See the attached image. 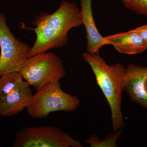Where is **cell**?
<instances>
[{
  "label": "cell",
  "mask_w": 147,
  "mask_h": 147,
  "mask_svg": "<svg viewBox=\"0 0 147 147\" xmlns=\"http://www.w3.org/2000/svg\"><path fill=\"white\" fill-rule=\"evenodd\" d=\"M32 24L36 26L32 30L36 37L29 57L65 46L68 43L69 30L82 25L80 10L75 3L63 1L54 13L41 12Z\"/></svg>",
  "instance_id": "cell-1"
},
{
  "label": "cell",
  "mask_w": 147,
  "mask_h": 147,
  "mask_svg": "<svg viewBox=\"0 0 147 147\" xmlns=\"http://www.w3.org/2000/svg\"><path fill=\"white\" fill-rule=\"evenodd\" d=\"M83 57L90 66L109 103L112 126L115 132L124 125L121 104L125 67L119 63L109 65L98 54L84 53Z\"/></svg>",
  "instance_id": "cell-2"
},
{
  "label": "cell",
  "mask_w": 147,
  "mask_h": 147,
  "mask_svg": "<svg viewBox=\"0 0 147 147\" xmlns=\"http://www.w3.org/2000/svg\"><path fill=\"white\" fill-rule=\"evenodd\" d=\"M59 82H51L33 95L26 110L34 119L46 117L49 114L58 111L72 112L80 105L79 97L63 91Z\"/></svg>",
  "instance_id": "cell-3"
},
{
  "label": "cell",
  "mask_w": 147,
  "mask_h": 147,
  "mask_svg": "<svg viewBox=\"0 0 147 147\" xmlns=\"http://www.w3.org/2000/svg\"><path fill=\"white\" fill-rule=\"evenodd\" d=\"M19 72L36 91L51 82H59L66 74L60 58L46 52L29 57Z\"/></svg>",
  "instance_id": "cell-4"
},
{
  "label": "cell",
  "mask_w": 147,
  "mask_h": 147,
  "mask_svg": "<svg viewBox=\"0 0 147 147\" xmlns=\"http://www.w3.org/2000/svg\"><path fill=\"white\" fill-rule=\"evenodd\" d=\"M14 147H82V142L56 127L23 128L16 132Z\"/></svg>",
  "instance_id": "cell-5"
},
{
  "label": "cell",
  "mask_w": 147,
  "mask_h": 147,
  "mask_svg": "<svg viewBox=\"0 0 147 147\" xmlns=\"http://www.w3.org/2000/svg\"><path fill=\"white\" fill-rule=\"evenodd\" d=\"M0 76L19 72L29 58L31 47L14 36L0 12Z\"/></svg>",
  "instance_id": "cell-6"
},
{
  "label": "cell",
  "mask_w": 147,
  "mask_h": 147,
  "mask_svg": "<svg viewBox=\"0 0 147 147\" xmlns=\"http://www.w3.org/2000/svg\"><path fill=\"white\" fill-rule=\"evenodd\" d=\"M147 76V67L130 64L125 67L123 90L130 99L147 109V94L144 81Z\"/></svg>",
  "instance_id": "cell-7"
},
{
  "label": "cell",
  "mask_w": 147,
  "mask_h": 147,
  "mask_svg": "<svg viewBox=\"0 0 147 147\" xmlns=\"http://www.w3.org/2000/svg\"><path fill=\"white\" fill-rule=\"evenodd\" d=\"M30 87L23 81L11 91L0 102V115L11 117L26 109L33 95Z\"/></svg>",
  "instance_id": "cell-8"
},
{
  "label": "cell",
  "mask_w": 147,
  "mask_h": 147,
  "mask_svg": "<svg viewBox=\"0 0 147 147\" xmlns=\"http://www.w3.org/2000/svg\"><path fill=\"white\" fill-rule=\"evenodd\" d=\"M94 0H81L80 14L82 25L87 32V51L91 54H98L101 47L107 45L105 37L100 34L96 26L92 5Z\"/></svg>",
  "instance_id": "cell-9"
},
{
  "label": "cell",
  "mask_w": 147,
  "mask_h": 147,
  "mask_svg": "<svg viewBox=\"0 0 147 147\" xmlns=\"http://www.w3.org/2000/svg\"><path fill=\"white\" fill-rule=\"evenodd\" d=\"M107 45H113L121 54L135 55L147 49V42L135 29L105 37Z\"/></svg>",
  "instance_id": "cell-10"
},
{
  "label": "cell",
  "mask_w": 147,
  "mask_h": 147,
  "mask_svg": "<svg viewBox=\"0 0 147 147\" xmlns=\"http://www.w3.org/2000/svg\"><path fill=\"white\" fill-rule=\"evenodd\" d=\"M23 81L19 72L6 74L0 76V102Z\"/></svg>",
  "instance_id": "cell-11"
},
{
  "label": "cell",
  "mask_w": 147,
  "mask_h": 147,
  "mask_svg": "<svg viewBox=\"0 0 147 147\" xmlns=\"http://www.w3.org/2000/svg\"><path fill=\"white\" fill-rule=\"evenodd\" d=\"M125 7L137 14L147 16V0H122Z\"/></svg>",
  "instance_id": "cell-12"
},
{
  "label": "cell",
  "mask_w": 147,
  "mask_h": 147,
  "mask_svg": "<svg viewBox=\"0 0 147 147\" xmlns=\"http://www.w3.org/2000/svg\"><path fill=\"white\" fill-rule=\"evenodd\" d=\"M142 38L147 42V25H144L135 29Z\"/></svg>",
  "instance_id": "cell-13"
},
{
  "label": "cell",
  "mask_w": 147,
  "mask_h": 147,
  "mask_svg": "<svg viewBox=\"0 0 147 147\" xmlns=\"http://www.w3.org/2000/svg\"><path fill=\"white\" fill-rule=\"evenodd\" d=\"M144 88L145 92L147 94V76H146L144 81Z\"/></svg>",
  "instance_id": "cell-14"
}]
</instances>
